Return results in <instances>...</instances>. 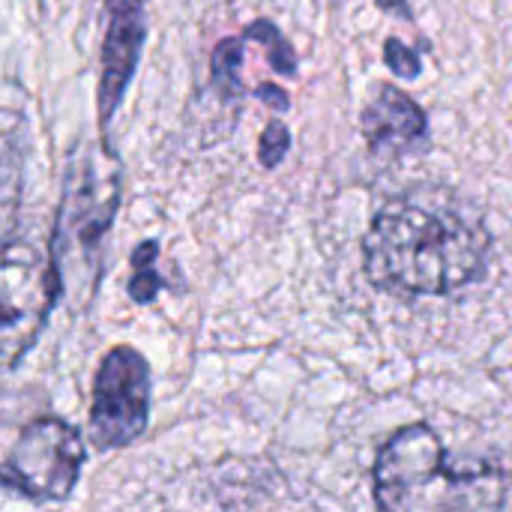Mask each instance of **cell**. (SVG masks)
<instances>
[{
    "instance_id": "cell-1",
    "label": "cell",
    "mask_w": 512,
    "mask_h": 512,
    "mask_svg": "<svg viewBox=\"0 0 512 512\" xmlns=\"http://www.w3.org/2000/svg\"><path fill=\"white\" fill-rule=\"evenodd\" d=\"M492 249L483 216L444 186L390 198L363 240V270L393 297H447L486 270Z\"/></svg>"
},
{
    "instance_id": "cell-2",
    "label": "cell",
    "mask_w": 512,
    "mask_h": 512,
    "mask_svg": "<svg viewBox=\"0 0 512 512\" xmlns=\"http://www.w3.org/2000/svg\"><path fill=\"white\" fill-rule=\"evenodd\" d=\"M372 486L378 512H512L510 465L450 459L426 423H411L387 438Z\"/></svg>"
},
{
    "instance_id": "cell-3",
    "label": "cell",
    "mask_w": 512,
    "mask_h": 512,
    "mask_svg": "<svg viewBox=\"0 0 512 512\" xmlns=\"http://www.w3.org/2000/svg\"><path fill=\"white\" fill-rule=\"evenodd\" d=\"M123 192L120 159L105 141H84L66 168L63 198L51 237V261L57 267L63 291L84 285L87 291L99 279V258L105 234L117 216Z\"/></svg>"
},
{
    "instance_id": "cell-4",
    "label": "cell",
    "mask_w": 512,
    "mask_h": 512,
    "mask_svg": "<svg viewBox=\"0 0 512 512\" xmlns=\"http://www.w3.org/2000/svg\"><path fill=\"white\" fill-rule=\"evenodd\" d=\"M84 465L81 432L57 417L27 423L6 456L3 483L30 501H63L72 495Z\"/></svg>"
},
{
    "instance_id": "cell-5",
    "label": "cell",
    "mask_w": 512,
    "mask_h": 512,
    "mask_svg": "<svg viewBox=\"0 0 512 512\" xmlns=\"http://www.w3.org/2000/svg\"><path fill=\"white\" fill-rule=\"evenodd\" d=\"M0 294H3V333H0L3 363L6 369H15L18 360L33 348L36 336L42 333L54 300L63 294L51 255H42L30 243L9 240L3 255Z\"/></svg>"
},
{
    "instance_id": "cell-6",
    "label": "cell",
    "mask_w": 512,
    "mask_h": 512,
    "mask_svg": "<svg viewBox=\"0 0 512 512\" xmlns=\"http://www.w3.org/2000/svg\"><path fill=\"white\" fill-rule=\"evenodd\" d=\"M147 417L150 366L132 345H117L96 369L87 435L96 450H120L144 435Z\"/></svg>"
},
{
    "instance_id": "cell-7",
    "label": "cell",
    "mask_w": 512,
    "mask_h": 512,
    "mask_svg": "<svg viewBox=\"0 0 512 512\" xmlns=\"http://www.w3.org/2000/svg\"><path fill=\"white\" fill-rule=\"evenodd\" d=\"M147 36L144 0H108V27L102 39V75H99V120L111 123L141 57Z\"/></svg>"
},
{
    "instance_id": "cell-8",
    "label": "cell",
    "mask_w": 512,
    "mask_h": 512,
    "mask_svg": "<svg viewBox=\"0 0 512 512\" xmlns=\"http://www.w3.org/2000/svg\"><path fill=\"white\" fill-rule=\"evenodd\" d=\"M363 138L378 156H399L417 141L426 138V114L423 108L393 84L375 90L369 105L360 114Z\"/></svg>"
},
{
    "instance_id": "cell-9",
    "label": "cell",
    "mask_w": 512,
    "mask_h": 512,
    "mask_svg": "<svg viewBox=\"0 0 512 512\" xmlns=\"http://www.w3.org/2000/svg\"><path fill=\"white\" fill-rule=\"evenodd\" d=\"M156 255H159V246L150 240V243H141L132 255V279H129V294L135 303H153L156 300V291L162 288V279L156 276Z\"/></svg>"
},
{
    "instance_id": "cell-10",
    "label": "cell",
    "mask_w": 512,
    "mask_h": 512,
    "mask_svg": "<svg viewBox=\"0 0 512 512\" xmlns=\"http://www.w3.org/2000/svg\"><path fill=\"white\" fill-rule=\"evenodd\" d=\"M243 57V45L237 39H225L213 51V81L222 96H243V84L237 81V63Z\"/></svg>"
},
{
    "instance_id": "cell-11",
    "label": "cell",
    "mask_w": 512,
    "mask_h": 512,
    "mask_svg": "<svg viewBox=\"0 0 512 512\" xmlns=\"http://www.w3.org/2000/svg\"><path fill=\"white\" fill-rule=\"evenodd\" d=\"M288 147H291V132L285 129V123L270 120L267 129H264V135H261V147H258L261 165H264V168H276V165L285 159Z\"/></svg>"
},
{
    "instance_id": "cell-12",
    "label": "cell",
    "mask_w": 512,
    "mask_h": 512,
    "mask_svg": "<svg viewBox=\"0 0 512 512\" xmlns=\"http://www.w3.org/2000/svg\"><path fill=\"white\" fill-rule=\"evenodd\" d=\"M384 60H387V66H390L393 72H399V75H408V78H417V75H420V60H417V54L408 51L399 39H387V45H384Z\"/></svg>"
},
{
    "instance_id": "cell-13",
    "label": "cell",
    "mask_w": 512,
    "mask_h": 512,
    "mask_svg": "<svg viewBox=\"0 0 512 512\" xmlns=\"http://www.w3.org/2000/svg\"><path fill=\"white\" fill-rule=\"evenodd\" d=\"M258 96L261 99H267L276 111H285L288 108V96L279 90V87H270V84H264V87H258Z\"/></svg>"
}]
</instances>
